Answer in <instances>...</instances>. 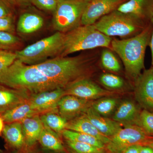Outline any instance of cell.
<instances>
[{
  "label": "cell",
  "instance_id": "obj_1",
  "mask_svg": "<svg viewBox=\"0 0 153 153\" xmlns=\"http://www.w3.org/2000/svg\"><path fill=\"white\" fill-rule=\"evenodd\" d=\"M99 57L95 52L73 57L58 56L35 66L58 87L65 88L78 79L89 78L95 71Z\"/></svg>",
  "mask_w": 153,
  "mask_h": 153
},
{
  "label": "cell",
  "instance_id": "obj_2",
  "mask_svg": "<svg viewBox=\"0 0 153 153\" xmlns=\"http://www.w3.org/2000/svg\"><path fill=\"white\" fill-rule=\"evenodd\" d=\"M152 30L150 22L137 35L121 40L112 38L111 43L110 49L120 58L126 75L133 82L145 69V54L149 44Z\"/></svg>",
  "mask_w": 153,
  "mask_h": 153
},
{
  "label": "cell",
  "instance_id": "obj_3",
  "mask_svg": "<svg viewBox=\"0 0 153 153\" xmlns=\"http://www.w3.org/2000/svg\"><path fill=\"white\" fill-rule=\"evenodd\" d=\"M0 84L31 94L60 88L35 65H27L17 59L0 74Z\"/></svg>",
  "mask_w": 153,
  "mask_h": 153
},
{
  "label": "cell",
  "instance_id": "obj_4",
  "mask_svg": "<svg viewBox=\"0 0 153 153\" xmlns=\"http://www.w3.org/2000/svg\"><path fill=\"white\" fill-rule=\"evenodd\" d=\"M112 39L94 25H81L65 33L63 50L58 57H66L75 52L100 47L110 48Z\"/></svg>",
  "mask_w": 153,
  "mask_h": 153
},
{
  "label": "cell",
  "instance_id": "obj_5",
  "mask_svg": "<svg viewBox=\"0 0 153 153\" xmlns=\"http://www.w3.org/2000/svg\"><path fill=\"white\" fill-rule=\"evenodd\" d=\"M149 24L116 10L102 17L93 25L105 36L126 39L141 33Z\"/></svg>",
  "mask_w": 153,
  "mask_h": 153
},
{
  "label": "cell",
  "instance_id": "obj_6",
  "mask_svg": "<svg viewBox=\"0 0 153 153\" xmlns=\"http://www.w3.org/2000/svg\"><path fill=\"white\" fill-rule=\"evenodd\" d=\"M65 33L57 32L15 52L17 60L24 64L35 65L48 60V57L60 55L64 44Z\"/></svg>",
  "mask_w": 153,
  "mask_h": 153
},
{
  "label": "cell",
  "instance_id": "obj_7",
  "mask_svg": "<svg viewBox=\"0 0 153 153\" xmlns=\"http://www.w3.org/2000/svg\"><path fill=\"white\" fill-rule=\"evenodd\" d=\"M91 1L58 0L53 13L52 26L57 32L66 33L81 26L84 10Z\"/></svg>",
  "mask_w": 153,
  "mask_h": 153
},
{
  "label": "cell",
  "instance_id": "obj_8",
  "mask_svg": "<svg viewBox=\"0 0 153 153\" xmlns=\"http://www.w3.org/2000/svg\"><path fill=\"white\" fill-rule=\"evenodd\" d=\"M105 145L108 153H122L127 148L134 145L144 146L153 139V136L145 131L142 127L137 125L123 126L113 136Z\"/></svg>",
  "mask_w": 153,
  "mask_h": 153
},
{
  "label": "cell",
  "instance_id": "obj_9",
  "mask_svg": "<svg viewBox=\"0 0 153 153\" xmlns=\"http://www.w3.org/2000/svg\"><path fill=\"white\" fill-rule=\"evenodd\" d=\"M64 90L65 95L74 96L91 100L106 97L114 96L118 94L114 91L102 88L89 78L76 80L65 88Z\"/></svg>",
  "mask_w": 153,
  "mask_h": 153
},
{
  "label": "cell",
  "instance_id": "obj_10",
  "mask_svg": "<svg viewBox=\"0 0 153 153\" xmlns=\"http://www.w3.org/2000/svg\"><path fill=\"white\" fill-rule=\"evenodd\" d=\"M133 83L135 97L140 106L153 112V67L145 69Z\"/></svg>",
  "mask_w": 153,
  "mask_h": 153
},
{
  "label": "cell",
  "instance_id": "obj_11",
  "mask_svg": "<svg viewBox=\"0 0 153 153\" xmlns=\"http://www.w3.org/2000/svg\"><path fill=\"white\" fill-rule=\"evenodd\" d=\"M125 0H91L84 10L81 25H94L105 15L117 9Z\"/></svg>",
  "mask_w": 153,
  "mask_h": 153
},
{
  "label": "cell",
  "instance_id": "obj_12",
  "mask_svg": "<svg viewBox=\"0 0 153 153\" xmlns=\"http://www.w3.org/2000/svg\"><path fill=\"white\" fill-rule=\"evenodd\" d=\"M94 101L74 96L64 95L58 102V113L62 117L68 121L85 112L91 106Z\"/></svg>",
  "mask_w": 153,
  "mask_h": 153
},
{
  "label": "cell",
  "instance_id": "obj_13",
  "mask_svg": "<svg viewBox=\"0 0 153 153\" xmlns=\"http://www.w3.org/2000/svg\"><path fill=\"white\" fill-rule=\"evenodd\" d=\"M65 95L64 88H59L32 94L29 101L33 108L41 114L58 109V102L61 97Z\"/></svg>",
  "mask_w": 153,
  "mask_h": 153
},
{
  "label": "cell",
  "instance_id": "obj_14",
  "mask_svg": "<svg viewBox=\"0 0 153 153\" xmlns=\"http://www.w3.org/2000/svg\"><path fill=\"white\" fill-rule=\"evenodd\" d=\"M116 10L149 24L153 17V0H129L121 4Z\"/></svg>",
  "mask_w": 153,
  "mask_h": 153
},
{
  "label": "cell",
  "instance_id": "obj_15",
  "mask_svg": "<svg viewBox=\"0 0 153 153\" xmlns=\"http://www.w3.org/2000/svg\"><path fill=\"white\" fill-rule=\"evenodd\" d=\"M141 111L138 107L131 100H124L119 105L115 110L112 119L123 126L130 125L140 126Z\"/></svg>",
  "mask_w": 153,
  "mask_h": 153
},
{
  "label": "cell",
  "instance_id": "obj_16",
  "mask_svg": "<svg viewBox=\"0 0 153 153\" xmlns=\"http://www.w3.org/2000/svg\"><path fill=\"white\" fill-rule=\"evenodd\" d=\"M32 94L26 91L13 89L0 84V114L28 101Z\"/></svg>",
  "mask_w": 153,
  "mask_h": 153
},
{
  "label": "cell",
  "instance_id": "obj_17",
  "mask_svg": "<svg viewBox=\"0 0 153 153\" xmlns=\"http://www.w3.org/2000/svg\"><path fill=\"white\" fill-rule=\"evenodd\" d=\"M82 114L90 121L99 131L109 137H112L122 128L120 123L98 114L91 107Z\"/></svg>",
  "mask_w": 153,
  "mask_h": 153
},
{
  "label": "cell",
  "instance_id": "obj_18",
  "mask_svg": "<svg viewBox=\"0 0 153 153\" xmlns=\"http://www.w3.org/2000/svg\"><path fill=\"white\" fill-rule=\"evenodd\" d=\"M65 129L90 135L95 137L105 145L110 140L109 137L99 131L83 114L67 122Z\"/></svg>",
  "mask_w": 153,
  "mask_h": 153
},
{
  "label": "cell",
  "instance_id": "obj_19",
  "mask_svg": "<svg viewBox=\"0 0 153 153\" xmlns=\"http://www.w3.org/2000/svg\"><path fill=\"white\" fill-rule=\"evenodd\" d=\"M20 122L25 135V146L28 147L34 146L38 141L44 127L40 115L26 118Z\"/></svg>",
  "mask_w": 153,
  "mask_h": 153
},
{
  "label": "cell",
  "instance_id": "obj_20",
  "mask_svg": "<svg viewBox=\"0 0 153 153\" xmlns=\"http://www.w3.org/2000/svg\"><path fill=\"white\" fill-rule=\"evenodd\" d=\"M43 17L38 14L26 13L19 17L17 23V32L22 35H29L36 33L44 25Z\"/></svg>",
  "mask_w": 153,
  "mask_h": 153
},
{
  "label": "cell",
  "instance_id": "obj_21",
  "mask_svg": "<svg viewBox=\"0 0 153 153\" xmlns=\"http://www.w3.org/2000/svg\"><path fill=\"white\" fill-rule=\"evenodd\" d=\"M29 100L1 114L4 122L10 123L21 122L26 118L40 115V113L33 108Z\"/></svg>",
  "mask_w": 153,
  "mask_h": 153
},
{
  "label": "cell",
  "instance_id": "obj_22",
  "mask_svg": "<svg viewBox=\"0 0 153 153\" xmlns=\"http://www.w3.org/2000/svg\"><path fill=\"white\" fill-rule=\"evenodd\" d=\"M2 132L7 143L11 148L20 150L25 146V135L20 122L5 125Z\"/></svg>",
  "mask_w": 153,
  "mask_h": 153
},
{
  "label": "cell",
  "instance_id": "obj_23",
  "mask_svg": "<svg viewBox=\"0 0 153 153\" xmlns=\"http://www.w3.org/2000/svg\"><path fill=\"white\" fill-rule=\"evenodd\" d=\"M38 141L47 149L57 152H65V148L59 135L47 127L44 126Z\"/></svg>",
  "mask_w": 153,
  "mask_h": 153
},
{
  "label": "cell",
  "instance_id": "obj_24",
  "mask_svg": "<svg viewBox=\"0 0 153 153\" xmlns=\"http://www.w3.org/2000/svg\"><path fill=\"white\" fill-rule=\"evenodd\" d=\"M40 117L44 126L51 129L58 135H61L68 122L59 114L58 109L42 114Z\"/></svg>",
  "mask_w": 153,
  "mask_h": 153
},
{
  "label": "cell",
  "instance_id": "obj_25",
  "mask_svg": "<svg viewBox=\"0 0 153 153\" xmlns=\"http://www.w3.org/2000/svg\"><path fill=\"white\" fill-rule=\"evenodd\" d=\"M61 135L66 140L85 143L99 149H105V145L90 135L65 129L61 133Z\"/></svg>",
  "mask_w": 153,
  "mask_h": 153
},
{
  "label": "cell",
  "instance_id": "obj_26",
  "mask_svg": "<svg viewBox=\"0 0 153 153\" xmlns=\"http://www.w3.org/2000/svg\"><path fill=\"white\" fill-rule=\"evenodd\" d=\"M100 63L102 68L113 73L120 72L121 69L119 60L110 48H104L102 50Z\"/></svg>",
  "mask_w": 153,
  "mask_h": 153
},
{
  "label": "cell",
  "instance_id": "obj_27",
  "mask_svg": "<svg viewBox=\"0 0 153 153\" xmlns=\"http://www.w3.org/2000/svg\"><path fill=\"white\" fill-rule=\"evenodd\" d=\"M118 102L117 100L114 97H106L94 100L91 107L98 114L107 117L114 111Z\"/></svg>",
  "mask_w": 153,
  "mask_h": 153
},
{
  "label": "cell",
  "instance_id": "obj_28",
  "mask_svg": "<svg viewBox=\"0 0 153 153\" xmlns=\"http://www.w3.org/2000/svg\"><path fill=\"white\" fill-rule=\"evenodd\" d=\"M99 80L104 87L114 91L122 89L126 85L125 81L122 77L112 73H102Z\"/></svg>",
  "mask_w": 153,
  "mask_h": 153
},
{
  "label": "cell",
  "instance_id": "obj_29",
  "mask_svg": "<svg viewBox=\"0 0 153 153\" xmlns=\"http://www.w3.org/2000/svg\"><path fill=\"white\" fill-rule=\"evenodd\" d=\"M20 44V39L13 33L0 31V50L8 51L16 49Z\"/></svg>",
  "mask_w": 153,
  "mask_h": 153
},
{
  "label": "cell",
  "instance_id": "obj_30",
  "mask_svg": "<svg viewBox=\"0 0 153 153\" xmlns=\"http://www.w3.org/2000/svg\"><path fill=\"white\" fill-rule=\"evenodd\" d=\"M66 142L68 147L74 153H97L105 149L76 141L66 140Z\"/></svg>",
  "mask_w": 153,
  "mask_h": 153
},
{
  "label": "cell",
  "instance_id": "obj_31",
  "mask_svg": "<svg viewBox=\"0 0 153 153\" xmlns=\"http://www.w3.org/2000/svg\"><path fill=\"white\" fill-rule=\"evenodd\" d=\"M139 124L147 133L153 136V112L145 109L141 111L140 116Z\"/></svg>",
  "mask_w": 153,
  "mask_h": 153
},
{
  "label": "cell",
  "instance_id": "obj_32",
  "mask_svg": "<svg viewBox=\"0 0 153 153\" xmlns=\"http://www.w3.org/2000/svg\"><path fill=\"white\" fill-rule=\"evenodd\" d=\"M15 52L0 50V74L16 60Z\"/></svg>",
  "mask_w": 153,
  "mask_h": 153
},
{
  "label": "cell",
  "instance_id": "obj_33",
  "mask_svg": "<svg viewBox=\"0 0 153 153\" xmlns=\"http://www.w3.org/2000/svg\"><path fill=\"white\" fill-rule=\"evenodd\" d=\"M58 0H33L32 4L43 10L54 12L57 7Z\"/></svg>",
  "mask_w": 153,
  "mask_h": 153
},
{
  "label": "cell",
  "instance_id": "obj_34",
  "mask_svg": "<svg viewBox=\"0 0 153 153\" xmlns=\"http://www.w3.org/2000/svg\"><path fill=\"white\" fill-rule=\"evenodd\" d=\"M15 30L14 15L0 18V31H5L13 34Z\"/></svg>",
  "mask_w": 153,
  "mask_h": 153
},
{
  "label": "cell",
  "instance_id": "obj_35",
  "mask_svg": "<svg viewBox=\"0 0 153 153\" xmlns=\"http://www.w3.org/2000/svg\"><path fill=\"white\" fill-rule=\"evenodd\" d=\"M15 6L12 0H0V18L14 15Z\"/></svg>",
  "mask_w": 153,
  "mask_h": 153
},
{
  "label": "cell",
  "instance_id": "obj_36",
  "mask_svg": "<svg viewBox=\"0 0 153 153\" xmlns=\"http://www.w3.org/2000/svg\"><path fill=\"white\" fill-rule=\"evenodd\" d=\"M143 146L141 145H134L125 149L122 153H140Z\"/></svg>",
  "mask_w": 153,
  "mask_h": 153
},
{
  "label": "cell",
  "instance_id": "obj_37",
  "mask_svg": "<svg viewBox=\"0 0 153 153\" xmlns=\"http://www.w3.org/2000/svg\"><path fill=\"white\" fill-rule=\"evenodd\" d=\"M16 5L26 7L32 4L33 0H12Z\"/></svg>",
  "mask_w": 153,
  "mask_h": 153
},
{
  "label": "cell",
  "instance_id": "obj_38",
  "mask_svg": "<svg viewBox=\"0 0 153 153\" xmlns=\"http://www.w3.org/2000/svg\"><path fill=\"white\" fill-rule=\"evenodd\" d=\"M150 22L152 24V35H151L150 40L149 46L151 49V54H152V66H153V17L151 19Z\"/></svg>",
  "mask_w": 153,
  "mask_h": 153
},
{
  "label": "cell",
  "instance_id": "obj_39",
  "mask_svg": "<svg viewBox=\"0 0 153 153\" xmlns=\"http://www.w3.org/2000/svg\"><path fill=\"white\" fill-rule=\"evenodd\" d=\"M32 147H28L25 146L22 149L19 150V152L17 153H36L35 151H34V150L31 149V148Z\"/></svg>",
  "mask_w": 153,
  "mask_h": 153
},
{
  "label": "cell",
  "instance_id": "obj_40",
  "mask_svg": "<svg viewBox=\"0 0 153 153\" xmlns=\"http://www.w3.org/2000/svg\"><path fill=\"white\" fill-rule=\"evenodd\" d=\"M140 153H153V149L148 146H143Z\"/></svg>",
  "mask_w": 153,
  "mask_h": 153
},
{
  "label": "cell",
  "instance_id": "obj_41",
  "mask_svg": "<svg viewBox=\"0 0 153 153\" xmlns=\"http://www.w3.org/2000/svg\"><path fill=\"white\" fill-rule=\"evenodd\" d=\"M4 121L2 118L0 116V133L2 131L4 127Z\"/></svg>",
  "mask_w": 153,
  "mask_h": 153
},
{
  "label": "cell",
  "instance_id": "obj_42",
  "mask_svg": "<svg viewBox=\"0 0 153 153\" xmlns=\"http://www.w3.org/2000/svg\"><path fill=\"white\" fill-rule=\"evenodd\" d=\"M145 146H148L150 147L153 149V139L149 141L148 143H147L144 145Z\"/></svg>",
  "mask_w": 153,
  "mask_h": 153
},
{
  "label": "cell",
  "instance_id": "obj_43",
  "mask_svg": "<svg viewBox=\"0 0 153 153\" xmlns=\"http://www.w3.org/2000/svg\"><path fill=\"white\" fill-rule=\"evenodd\" d=\"M97 153H106L105 152V149L103 150L100 151V152H98Z\"/></svg>",
  "mask_w": 153,
  "mask_h": 153
},
{
  "label": "cell",
  "instance_id": "obj_44",
  "mask_svg": "<svg viewBox=\"0 0 153 153\" xmlns=\"http://www.w3.org/2000/svg\"><path fill=\"white\" fill-rule=\"evenodd\" d=\"M0 153H5L4 152H3L2 151L0 150Z\"/></svg>",
  "mask_w": 153,
  "mask_h": 153
},
{
  "label": "cell",
  "instance_id": "obj_45",
  "mask_svg": "<svg viewBox=\"0 0 153 153\" xmlns=\"http://www.w3.org/2000/svg\"><path fill=\"white\" fill-rule=\"evenodd\" d=\"M88 1H91V0H88Z\"/></svg>",
  "mask_w": 153,
  "mask_h": 153
},
{
  "label": "cell",
  "instance_id": "obj_46",
  "mask_svg": "<svg viewBox=\"0 0 153 153\" xmlns=\"http://www.w3.org/2000/svg\"></svg>",
  "mask_w": 153,
  "mask_h": 153
},
{
  "label": "cell",
  "instance_id": "obj_47",
  "mask_svg": "<svg viewBox=\"0 0 153 153\" xmlns=\"http://www.w3.org/2000/svg\"><path fill=\"white\" fill-rule=\"evenodd\" d=\"M152 67H153V66H152Z\"/></svg>",
  "mask_w": 153,
  "mask_h": 153
}]
</instances>
